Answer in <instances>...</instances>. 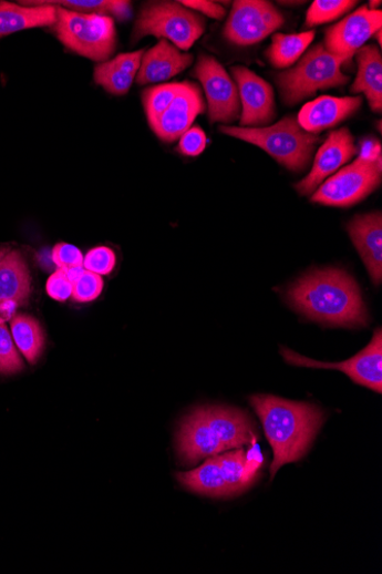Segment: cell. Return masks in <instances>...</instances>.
<instances>
[{"instance_id": "cell-15", "label": "cell", "mask_w": 382, "mask_h": 574, "mask_svg": "<svg viewBox=\"0 0 382 574\" xmlns=\"http://www.w3.org/2000/svg\"><path fill=\"white\" fill-rule=\"evenodd\" d=\"M358 152L349 129L342 127L329 134L319 150L309 175L296 185L301 195L314 193L338 168L349 162Z\"/></svg>"}, {"instance_id": "cell-6", "label": "cell", "mask_w": 382, "mask_h": 574, "mask_svg": "<svg viewBox=\"0 0 382 574\" xmlns=\"http://www.w3.org/2000/svg\"><path fill=\"white\" fill-rule=\"evenodd\" d=\"M58 8L55 33L69 50L93 61L106 62L116 48L114 19Z\"/></svg>"}, {"instance_id": "cell-30", "label": "cell", "mask_w": 382, "mask_h": 574, "mask_svg": "<svg viewBox=\"0 0 382 574\" xmlns=\"http://www.w3.org/2000/svg\"><path fill=\"white\" fill-rule=\"evenodd\" d=\"M116 265L115 253L107 247H96L91 249L84 257L83 266L86 271L99 276H107L113 273Z\"/></svg>"}, {"instance_id": "cell-38", "label": "cell", "mask_w": 382, "mask_h": 574, "mask_svg": "<svg viewBox=\"0 0 382 574\" xmlns=\"http://www.w3.org/2000/svg\"><path fill=\"white\" fill-rule=\"evenodd\" d=\"M8 253H9L8 249L0 248V260H2L7 256Z\"/></svg>"}, {"instance_id": "cell-10", "label": "cell", "mask_w": 382, "mask_h": 574, "mask_svg": "<svg viewBox=\"0 0 382 574\" xmlns=\"http://www.w3.org/2000/svg\"><path fill=\"white\" fill-rule=\"evenodd\" d=\"M285 23V18L269 2L261 0H239L235 2L225 37L228 41L248 47L260 43Z\"/></svg>"}, {"instance_id": "cell-36", "label": "cell", "mask_w": 382, "mask_h": 574, "mask_svg": "<svg viewBox=\"0 0 382 574\" xmlns=\"http://www.w3.org/2000/svg\"><path fill=\"white\" fill-rule=\"evenodd\" d=\"M380 156V143L373 140H368L362 143L358 158L365 162H375Z\"/></svg>"}, {"instance_id": "cell-1", "label": "cell", "mask_w": 382, "mask_h": 574, "mask_svg": "<svg viewBox=\"0 0 382 574\" xmlns=\"http://www.w3.org/2000/svg\"><path fill=\"white\" fill-rule=\"evenodd\" d=\"M291 306L311 320L330 326H365L369 320L361 290L342 269L311 273L288 290Z\"/></svg>"}, {"instance_id": "cell-21", "label": "cell", "mask_w": 382, "mask_h": 574, "mask_svg": "<svg viewBox=\"0 0 382 574\" xmlns=\"http://www.w3.org/2000/svg\"><path fill=\"white\" fill-rule=\"evenodd\" d=\"M359 73L352 93H364L373 112L382 110V58L380 51L368 45L358 52Z\"/></svg>"}, {"instance_id": "cell-7", "label": "cell", "mask_w": 382, "mask_h": 574, "mask_svg": "<svg viewBox=\"0 0 382 574\" xmlns=\"http://www.w3.org/2000/svg\"><path fill=\"white\" fill-rule=\"evenodd\" d=\"M345 61L329 53L324 45L312 48L295 66L277 78L287 105H296L318 91L343 86L349 83L341 72Z\"/></svg>"}, {"instance_id": "cell-31", "label": "cell", "mask_w": 382, "mask_h": 574, "mask_svg": "<svg viewBox=\"0 0 382 574\" xmlns=\"http://www.w3.org/2000/svg\"><path fill=\"white\" fill-rule=\"evenodd\" d=\"M103 290V279L101 276L86 271L74 284L73 298L80 303H87L96 299Z\"/></svg>"}, {"instance_id": "cell-2", "label": "cell", "mask_w": 382, "mask_h": 574, "mask_svg": "<svg viewBox=\"0 0 382 574\" xmlns=\"http://www.w3.org/2000/svg\"><path fill=\"white\" fill-rule=\"evenodd\" d=\"M250 403L272 448V481L281 467L306 455L323 424L324 414L316 404L267 394L251 397Z\"/></svg>"}, {"instance_id": "cell-24", "label": "cell", "mask_w": 382, "mask_h": 574, "mask_svg": "<svg viewBox=\"0 0 382 574\" xmlns=\"http://www.w3.org/2000/svg\"><path fill=\"white\" fill-rule=\"evenodd\" d=\"M13 341L30 362H37L45 346V335L40 322L31 316L17 315L11 321Z\"/></svg>"}, {"instance_id": "cell-11", "label": "cell", "mask_w": 382, "mask_h": 574, "mask_svg": "<svg viewBox=\"0 0 382 574\" xmlns=\"http://www.w3.org/2000/svg\"><path fill=\"white\" fill-rule=\"evenodd\" d=\"M281 353L288 363L341 370L357 385L366 387L378 393L382 391V334L380 328L374 331L373 339L366 348L342 362L312 360L286 348L281 349Z\"/></svg>"}, {"instance_id": "cell-32", "label": "cell", "mask_w": 382, "mask_h": 574, "mask_svg": "<svg viewBox=\"0 0 382 574\" xmlns=\"http://www.w3.org/2000/svg\"><path fill=\"white\" fill-rule=\"evenodd\" d=\"M52 258L55 265L65 271V269L82 266L84 256L75 246L68 244H59L53 248Z\"/></svg>"}, {"instance_id": "cell-8", "label": "cell", "mask_w": 382, "mask_h": 574, "mask_svg": "<svg viewBox=\"0 0 382 574\" xmlns=\"http://www.w3.org/2000/svg\"><path fill=\"white\" fill-rule=\"evenodd\" d=\"M205 31L204 19L180 3H152L138 16L134 39L155 37L188 51Z\"/></svg>"}, {"instance_id": "cell-4", "label": "cell", "mask_w": 382, "mask_h": 574, "mask_svg": "<svg viewBox=\"0 0 382 574\" xmlns=\"http://www.w3.org/2000/svg\"><path fill=\"white\" fill-rule=\"evenodd\" d=\"M264 455L257 442L248 451L237 450L208 459L199 468L182 472L178 481L198 494L224 498L248 490L264 464Z\"/></svg>"}, {"instance_id": "cell-17", "label": "cell", "mask_w": 382, "mask_h": 574, "mask_svg": "<svg viewBox=\"0 0 382 574\" xmlns=\"http://www.w3.org/2000/svg\"><path fill=\"white\" fill-rule=\"evenodd\" d=\"M362 105L361 96H320L300 111L298 122L309 133H319L352 116Z\"/></svg>"}, {"instance_id": "cell-27", "label": "cell", "mask_w": 382, "mask_h": 574, "mask_svg": "<svg viewBox=\"0 0 382 574\" xmlns=\"http://www.w3.org/2000/svg\"><path fill=\"white\" fill-rule=\"evenodd\" d=\"M182 83L162 84L144 92V105L152 129L175 100Z\"/></svg>"}, {"instance_id": "cell-23", "label": "cell", "mask_w": 382, "mask_h": 574, "mask_svg": "<svg viewBox=\"0 0 382 574\" xmlns=\"http://www.w3.org/2000/svg\"><path fill=\"white\" fill-rule=\"evenodd\" d=\"M30 290L31 278L24 258L17 250L9 252L0 260V306L27 300Z\"/></svg>"}, {"instance_id": "cell-19", "label": "cell", "mask_w": 382, "mask_h": 574, "mask_svg": "<svg viewBox=\"0 0 382 574\" xmlns=\"http://www.w3.org/2000/svg\"><path fill=\"white\" fill-rule=\"evenodd\" d=\"M351 238L374 285L382 279V217L380 213L358 216L349 224Z\"/></svg>"}, {"instance_id": "cell-33", "label": "cell", "mask_w": 382, "mask_h": 574, "mask_svg": "<svg viewBox=\"0 0 382 574\" xmlns=\"http://www.w3.org/2000/svg\"><path fill=\"white\" fill-rule=\"evenodd\" d=\"M205 132L199 126H193L180 137L179 152L186 156H198L206 147Z\"/></svg>"}, {"instance_id": "cell-3", "label": "cell", "mask_w": 382, "mask_h": 574, "mask_svg": "<svg viewBox=\"0 0 382 574\" xmlns=\"http://www.w3.org/2000/svg\"><path fill=\"white\" fill-rule=\"evenodd\" d=\"M258 441L249 416L236 409L207 407L195 410L182 423L178 452L184 464H195L207 457Z\"/></svg>"}, {"instance_id": "cell-29", "label": "cell", "mask_w": 382, "mask_h": 574, "mask_svg": "<svg viewBox=\"0 0 382 574\" xmlns=\"http://www.w3.org/2000/svg\"><path fill=\"white\" fill-rule=\"evenodd\" d=\"M23 369V361L7 325L0 321V375H16Z\"/></svg>"}, {"instance_id": "cell-28", "label": "cell", "mask_w": 382, "mask_h": 574, "mask_svg": "<svg viewBox=\"0 0 382 574\" xmlns=\"http://www.w3.org/2000/svg\"><path fill=\"white\" fill-rule=\"evenodd\" d=\"M357 4L349 0H317L307 12L306 25L311 28L334 21L351 11Z\"/></svg>"}, {"instance_id": "cell-20", "label": "cell", "mask_w": 382, "mask_h": 574, "mask_svg": "<svg viewBox=\"0 0 382 574\" xmlns=\"http://www.w3.org/2000/svg\"><path fill=\"white\" fill-rule=\"evenodd\" d=\"M144 54V50L123 53L100 63L94 71L95 83L114 95L126 94L141 70Z\"/></svg>"}, {"instance_id": "cell-37", "label": "cell", "mask_w": 382, "mask_h": 574, "mask_svg": "<svg viewBox=\"0 0 382 574\" xmlns=\"http://www.w3.org/2000/svg\"><path fill=\"white\" fill-rule=\"evenodd\" d=\"M65 275L69 280L74 285L85 273L84 266H76L69 269H65Z\"/></svg>"}, {"instance_id": "cell-22", "label": "cell", "mask_w": 382, "mask_h": 574, "mask_svg": "<svg viewBox=\"0 0 382 574\" xmlns=\"http://www.w3.org/2000/svg\"><path fill=\"white\" fill-rule=\"evenodd\" d=\"M58 8L55 6L21 7L0 3V38L30 28L54 25Z\"/></svg>"}, {"instance_id": "cell-16", "label": "cell", "mask_w": 382, "mask_h": 574, "mask_svg": "<svg viewBox=\"0 0 382 574\" xmlns=\"http://www.w3.org/2000/svg\"><path fill=\"white\" fill-rule=\"evenodd\" d=\"M204 111V98L198 85L184 82L175 100L172 101L153 130L163 142H176L192 127L195 119Z\"/></svg>"}, {"instance_id": "cell-35", "label": "cell", "mask_w": 382, "mask_h": 574, "mask_svg": "<svg viewBox=\"0 0 382 574\" xmlns=\"http://www.w3.org/2000/svg\"><path fill=\"white\" fill-rule=\"evenodd\" d=\"M179 3L192 11L194 10L214 19L220 20L226 16V10L221 6L206 2V0H185V2Z\"/></svg>"}, {"instance_id": "cell-18", "label": "cell", "mask_w": 382, "mask_h": 574, "mask_svg": "<svg viewBox=\"0 0 382 574\" xmlns=\"http://www.w3.org/2000/svg\"><path fill=\"white\" fill-rule=\"evenodd\" d=\"M194 58L165 40L145 52L136 83L146 85L167 81L188 69Z\"/></svg>"}, {"instance_id": "cell-13", "label": "cell", "mask_w": 382, "mask_h": 574, "mask_svg": "<svg viewBox=\"0 0 382 574\" xmlns=\"http://www.w3.org/2000/svg\"><path fill=\"white\" fill-rule=\"evenodd\" d=\"M381 27V11L362 7L327 31L324 48L334 57L350 60Z\"/></svg>"}, {"instance_id": "cell-9", "label": "cell", "mask_w": 382, "mask_h": 574, "mask_svg": "<svg viewBox=\"0 0 382 574\" xmlns=\"http://www.w3.org/2000/svg\"><path fill=\"white\" fill-rule=\"evenodd\" d=\"M381 183L375 162L357 160L327 180L311 196L316 204L330 207H352L369 196Z\"/></svg>"}, {"instance_id": "cell-34", "label": "cell", "mask_w": 382, "mask_h": 574, "mask_svg": "<svg viewBox=\"0 0 382 574\" xmlns=\"http://www.w3.org/2000/svg\"><path fill=\"white\" fill-rule=\"evenodd\" d=\"M74 285L68 279L63 269H58L47 283L48 295L59 301H64L73 295Z\"/></svg>"}, {"instance_id": "cell-26", "label": "cell", "mask_w": 382, "mask_h": 574, "mask_svg": "<svg viewBox=\"0 0 382 574\" xmlns=\"http://www.w3.org/2000/svg\"><path fill=\"white\" fill-rule=\"evenodd\" d=\"M37 6H55L69 11L97 14L127 21L132 17V6L125 0H62V2H37Z\"/></svg>"}, {"instance_id": "cell-14", "label": "cell", "mask_w": 382, "mask_h": 574, "mask_svg": "<svg viewBox=\"0 0 382 574\" xmlns=\"http://www.w3.org/2000/svg\"><path fill=\"white\" fill-rule=\"evenodd\" d=\"M231 72L238 85L242 107L240 125L242 127H264L275 116L272 88L246 66H234Z\"/></svg>"}, {"instance_id": "cell-25", "label": "cell", "mask_w": 382, "mask_h": 574, "mask_svg": "<svg viewBox=\"0 0 382 574\" xmlns=\"http://www.w3.org/2000/svg\"><path fill=\"white\" fill-rule=\"evenodd\" d=\"M314 39L316 31L296 33V35L276 33L267 51V57L276 69H289L300 59Z\"/></svg>"}, {"instance_id": "cell-5", "label": "cell", "mask_w": 382, "mask_h": 574, "mask_svg": "<svg viewBox=\"0 0 382 574\" xmlns=\"http://www.w3.org/2000/svg\"><path fill=\"white\" fill-rule=\"evenodd\" d=\"M228 136L254 144L291 172H302L314 153L320 139L304 131L297 119L289 116L271 126L236 127L221 126Z\"/></svg>"}, {"instance_id": "cell-12", "label": "cell", "mask_w": 382, "mask_h": 574, "mask_svg": "<svg viewBox=\"0 0 382 574\" xmlns=\"http://www.w3.org/2000/svg\"><path fill=\"white\" fill-rule=\"evenodd\" d=\"M194 75L205 91L210 121L234 122L240 111L239 93L218 60L214 57L200 55Z\"/></svg>"}, {"instance_id": "cell-39", "label": "cell", "mask_w": 382, "mask_h": 574, "mask_svg": "<svg viewBox=\"0 0 382 574\" xmlns=\"http://www.w3.org/2000/svg\"><path fill=\"white\" fill-rule=\"evenodd\" d=\"M376 41L381 45V29L375 32Z\"/></svg>"}]
</instances>
